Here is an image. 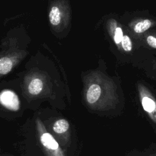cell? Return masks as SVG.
<instances>
[{
    "label": "cell",
    "instance_id": "6da1fadb",
    "mask_svg": "<svg viewBox=\"0 0 156 156\" xmlns=\"http://www.w3.org/2000/svg\"><path fill=\"white\" fill-rule=\"evenodd\" d=\"M0 104L13 111H17L20 108V100L18 96L15 92L9 90H5L0 93Z\"/></svg>",
    "mask_w": 156,
    "mask_h": 156
},
{
    "label": "cell",
    "instance_id": "7a4b0ae2",
    "mask_svg": "<svg viewBox=\"0 0 156 156\" xmlns=\"http://www.w3.org/2000/svg\"><path fill=\"white\" fill-rule=\"evenodd\" d=\"M101 93V89L99 85L93 84L89 88L87 93V99L90 104L96 102L99 98Z\"/></svg>",
    "mask_w": 156,
    "mask_h": 156
},
{
    "label": "cell",
    "instance_id": "3957f363",
    "mask_svg": "<svg viewBox=\"0 0 156 156\" xmlns=\"http://www.w3.org/2000/svg\"><path fill=\"white\" fill-rule=\"evenodd\" d=\"M40 141L42 144L48 149L57 150L58 148V143L49 133H43L40 136Z\"/></svg>",
    "mask_w": 156,
    "mask_h": 156
},
{
    "label": "cell",
    "instance_id": "277c9868",
    "mask_svg": "<svg viewBox=\"0 0 156 156\" xmlns=\"http://www.w3.org/2000/svg\"><path fill=\"white\" fill-rule=\"evenodd\" d=\"M43 83L39 78L33 79L28 85V91L32 95H37L41 93L43 90Z\"/></svg>",
    "mask_w": 156,
    "mask_h": 156
},
{
    "label": "cell",
    "instance_id": "5b68a950",
    "mask_svg": "<svg viewBox=\"0 0 156 156\" xmlns=\"http://www.w3.org/2000/svg\"><path fill=\"white\" fill-rule=\"evenodd\" d=\"M49 19L51 24L57 26L59 24L61 20V13L60 9L57 6H53L49 13Z\"/></svg>",
    "mask_w": 156,
    "mask_h": 156
},
{
    "label": "cell",
    "instance_id": "8992f818",
    "mask_svg": "<svg viewBox=\"0 0 156 156\" xmlns=\"http://www.w3.org/2000/svg\"><path fill=\"white\" fill-rule=\"evenodd\" d=\"M13 67L12 60L7 57H2L0 58V74H6L9 73Z\"/></svg>",
    "mask_w": 156,
    "mask_h": 156
},
{
    "label": "cell",
    "instance_id": "52a82bcc",
    "mask_svg": "<svg viewBox=\"0 0 156 156\" xmlns=\"http://www.w3.org/2000/svg\"><path fill=\"white\" fill-rule=\"evenodd\" d=\"M69 127V123L66 119H60L55 122L53 125V130L57 133H62L67 131Z\"/></svg>",
    "mask_w": 156,
    "mask_h": 156
},
{
    "label": "cell",
    "instance_id": "ba28073f",
    "mask_svg": "<svg viewBox=\"0 0 156 156\" xmlns=\"http://www.w3.org/2000/svg\"><path fill=\"white\" fill-rule=\"evenodd\" d=\"M151 26V22L149 20H144L135 24L134 31L136 33H142L147 30Z\"/></svg>",
    "mask_w": 156,
    "mask_h": 156
},
{
    "label": "cell",
    "instance_id": "9c48e42d",
    "mask_svg": "<svg viewBox=\"0 0 156 156\" xmlns=\"http://www.w3.org/2000/svg\"><path fill=\"white\" fill-rule=\"evenodd\" d=\"M142 105L144 110L147 112H152L155 108V102L148 97H144L143 98Z\"/></svg>",
    "mask_w": 156,
    "mask_h": 156
},
{
    "label": "cell",
    "instance_id": "30bf717a",
    "mask_svg": "<svg viewBox=\"0 0 156 156\" xmlns=\"http://www.w3.org/2000/svg\"><path fill=\"white\" fill-rule=\"evenodd\" d=\"M121 44L122 46V48L126 51H130L132 50V42L127 35H124L122 37V39L121 40Z\"/></svg>",
    "mask_w": 156,
    "mask_h": 156
},
{
    "label": "cell",
    "instance_id": "8fae6325",
    "mask_svg": "<svg viewBox=\"0 0 156 156\" xmlns=\"http://www.w3.org/2000/svg\"><path fill=\"white\" fill-rule=\"evenodd\" d=\"M123 37L122 31L121 27H116L115 32V36H114V40L116 44H119L121 42V40Z\"/></svg>",
    "mask_w": 156,
    "mask_h": 156
},
{
    "label": "cell",
    "instance_id": "7c38bea8",
    "mask_svg": "<svg viewBox=\"0 0 156 156\" xmlns=\"http://www.w3.org/2000/svg\"><path fill=\"white\" fill-rule=\"evenodd\" d=\"M147 44L154 48H156V38L153 37V36H149L147 39Z\"/></svg>",
    "mask_w": 156,
    "mask_h": 156
}]
</instances>
